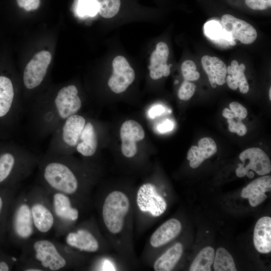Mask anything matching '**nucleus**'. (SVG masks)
Returning <instances> with one entry per match:
<instances>
[{"mask_svg": "<svg viewBox=\"0 0 271 271\" xmlns=\"http://www.w3.org/2000/svg\"><path fill=\"white\" fill-rule=\"evenodd\" d=\"M78 90L74 85L59 89L52 96L41 98L31 106L32 129L37 136H48L82 107Z\"/></svg>", "mask_w": 271, "mask_h": 271, "instance_id": "f257e3e1", "label": "nucleus"}, {"mask_svg": "<svg viewBox=\"0 0 271 271\" xmlns=\"http://www.w3.org/2000/svg\"><path fill=\"white\" fill-rule=\"evenodd\" d=\"M39 159L33 153L23 148H16L0 155V183L14 175L23 180L38 165Z\"/></svg>", "mask_w": 271, "mask_h": 271, "instance_id": "f03ea898", "label": "nucleus"}, {"mask_svg": "<svg viewBox=\"0 0 271 271\" xmlns=\"http://www.w3.org/2000/svg\"><path fill=\"white\" fill-rule=\"evenodd\" d=\"M130 206L128 196L121 191H113L107 195L103 204L102 215L105 226L110 233L118 234L122 230Z\"/></svg>", "mask_w": 271, "mask_h": 271, "instance_id": "7ed1b4c3", "label": "nucleus"}, {"mask_svg": "<svg viewBox=\"0 0 271 271\" xmlns=\"http://www.w3.org/2000/svg\"><path fill=\"white\" fill-rule=\"evenodd\" d=\"M32 249L35 259L43 269L57 271L67 265V260L63 253L58 245L51 240L45 239L36 240L33 243Z\"/></svg>", "mask_w": 271, "mask_h": 271, "instance_id": "20e7f679", "label": "nucleus"}, {"mask_svg": "<svg viewBox=\"0 0 271 271\" xmlns=\"http://www.w3.org/2000/svg\"><path fill=\"white\" fill-rule=\"evenodd\" d=\"M242 164H238L236 169V174L238 177L245 175L249 178L254 176V173L250 170L255 171L258 175L263 176L271 171V163L268 156L261 149L250 148L242 152L239 155Z\"/></svg>", "mask_w": 271, "mask_h": 271, "instance_id": "39448f33", "label": "nucleus"}, {"mask_svg": "<svg viewBox=\"0 0 271 271\" xmlns=\"http://www.w3.org/2000/svg\"><path fill=\"white\" fill-rule=\"evenodd\" d=\"M221 22L223 31L222 38L229 41L232 46L236 45L235 40L248 45L253 43L257 38L256 31L252 25L231 15L222 16Z\"/></svg>", "mask_w": 271, "mask_h": 271, "instance_id": "423d86ee", "label": "nucleus"}, {"mask_svg": "<svg viewBox=\"0 0 271 271\" xmlns=\"http://www.w3.org/2000/svg\"><path fill=\"white\" fill-rule=\"evenodd\" d=\"M51 54L47 51L37 53L26 65L23 75V83L28 90H33L43 82L51 63Z\"/></svg>", "mask_w": 271, "mask_h": 271, "instance_id": "0eeeda50", "label": "nucleus"}, {"mask_svg": "<svg viewBox=\"0 0 271 271\" xmlns=\"http://www.w3.org/2000/svg\"><path fill=\"white\" fill-rule=\"evenodd\" d=\"M113 73L108 80V85L115 93L125 91L133 82L135 73L127 60L122 56H117L112 61Z\"/></svg>", "mask_w": 271, "mask_h": 271, "instance_id": "6e6552de", "label": "nucleus"}, {"mask_svg": "<svg viewBox=\"0 0 271 271\" xmlns=\"http://www.w3.org/2000/svg\"><path fill=\"white\" fill-rule=\"evenodd\" d=\"M137 202L143 212H149L154 216L162 215L166 210L167 203L165 199L157 192L152 184L147 183L139 188Z\"/></svg>", "mask_w": 271, "mask_h": 271, "instance_id": "1a4fd4ad", "label": "nucleus"}, {"mask_svg": "<svg viewBox=\"0 0 271 271\" xmlns=\"http://www.w3.org/2000/svg\"><path fill=\"white\" fill-rule=\"evenodd\" d=\"M145 133L142 125L134 120L124 122L120 129L121 150L124 156L134 157L137 153V143L143 140Z\"/></svg>", "mask_w": 271, "mask_h": 271, "instance_id": "9d476101", "label": "nucleus"}, {"mask_svg": "<svg viewBox=\"0 0 271 271\" xmlns=\"http://www.w3.org/2000/svg\"><path fill=\"white\" fill-rule=\"evenodd\" d=\"M13 227L16 236L22 241L28 240L34 234L35 227L30 201L25 199H22L15 209Z\"/></svg>", "mask_w": 271, "mask_h": 271, "instance_id": "9b49d317", "label": "nucleus"}, {"mask_svg": "<svg viewBox=\"0 0 271 271\" xmlns=\"http://www.w3.org/2000/svg\"><path fill=\"white\" fill-rule=\"evenodd\" d=\"M53 192L51 198V206L55 220L63 224L76 221L79 211L73 206L70 196L63 193Z\"/></svg>", "mask_w": 271, "mask_h": 271, "instance_id": "f8f14e48", "label": "nucleus"}, {"mask_svg": "<svg viewBox=\"0 0 271 271\" xmlns=\"http://www.w3.org/2000/svg\"><path fill=\"white\" fill-rule=\"evenodd\" d=\"M30 204L35 229L41 233L49 232L55 223L51 206L39 199L30 201Z\"/></svg>", "mask_w": 271, "mask_h": 271, "instance_id": "ddd939ff", "label": "nucleus"}, {"mask_svg": "<svg viewBox=\"0 0 271 271\" xmlns=\"http://www.w3.org/2000/svg\"><path fill=\"white\" fill-rule=\"evenodd\" d=\"M169 54V49L166 43L159 42L156 48L151 54L150 58V76L152 79L157 80L163 76L167 77L170 73L171 64L168 65L167 61Z\"/></svg>", "mask_w": 271, "mask_h": 271, "instance_id": "4468645a", "label": "nucleus"}, {"mask_svg": "<svg viewBox=\"0 0 271 271\" xmlns=\"http://www.w3.org/2000/svg\"><path fill=\"white\" fill-rule=\"evenodd\" d=\"M65 241L70 247L81 251L95 252L99 248L97 238L92 232L84 228L68 232L65 236Z\"/></svg>", "mask_w": 271, "mask_h": 271, "instance_id": "2eb2a0df", "label": "nucleus"}, {"mask_svg": "<svg viewBox=\"0 0 271 271\" xmlns=\"http://www.w3.org/2000/svg\"><path fill=\"white\" fill-rule=\"evenodd\" d=\"M270 190L271 177L263 175L249 183L242 190L241 195L243 198L248 199L251 206L255 207L266 199L265 192Z\"/></svg>", "mask_w": 271, "mask_h": 271, "instance_id": "dca6fc26", "label": "nucleus"}, {"mask_svg": "<svg viewBox=\"0 0 271 271\" xmlns=\"http://www.w3.org/2000/svg\"><path fill=\"white\" fill-rule=\"evenodd\" d=\"M198 144V147L192 146L187 153V160L193 169L198 168L205 160L215 154L217 151L216 144L211 138H203Z\"/></svg>", "mask_w": 271, "mask_h": 271, "instance_id": "f3484780", "label": "nucleus"}, {"mask_svg": "<svg viewBox=\"0 0 271 271\" xmlns=\"http://www.w3.org/2000/svg\"><path fill=\"white\" fill-rule=\"evenodd\" d=\"M202 67L206 73L211 86L222 85L226 82L227 66L219 58L205 55L201 58Z\"/></svg>", "mask_w": 271, "mask_h": 271, "instance_id": "a211bd4d", "label": "nucleus"}, {"mask_svg": "<svg viewBox=\"0 0 271 271\" xmlns=\"http://www.w3.org/2000/svg\"><path fill=\"white\" fill-rule=\"evenodd\" d=\"M181 230L180 221L175 218L170 219L154 232L150 238V244L155 248L162 246L176 238Z\"/></svg>", "mask_w": 271, "mask_h": 271, "instance_id": "6ab92c4d", "label": "nucleus"}, {"mask_svg": "<svg viewBox=\"0 0 271 271\" xmlns=\"http://www.w3.org/2000/svg\"><path fill=\"white\" fill-rule=\"evenodd\" d=\"M98 137L95 127L90 121L86 120L78 139L75 150L83 157L93 156L97 149Z\"/></svg>", "mask_w": 271, "mask_h": 271, "instance_id": "aec40b11", "label": "nucleus"}, {"mask_svg": "<svg viewBox=\"0 0 271 271\" xmlns=\"http://www.w3.org/2000/svg\"><path fill=\"white\" fill-rule=\"evenodd\" d=\"M253 243L255 249L262 253L271 251V218L264 216L256 222L253 234Z\"/></svg>", "mask_w": 271, "mask_h": 271, "instance_id": "412c9836", "label": "nucleus"}, {"mask_svg": "<svg viewBox=\"0 0 271 271\" xmlns=\"http://www.w3.org/2000/svg\"><path fill=\"white\" fill-rule=\"evenodd\" d=\"M245 66L244 64H238V62L234 60L231 65L227 67V76L226 82L231 89L235 90L238 87L241 93L245 94L249 90V85L245 77L244 72Z\"/></svg>", "mask_w": 271, "mask_h": 271, "instance_id": "4be33fe9", "label": "nucleus"}, {"mask_svg": "<svg viewBox=\"0 0 271 271\" xmlns=\"http://www.w3.org/2000/svg\"><path fill=\"white\" fill-rule=\"evenodd\" d=\"M15 93L12 80L0 76V118L6 117L15 107Z\"/></svg>", "mask_w": 271, "mask_h": 271, "instance_id": "5701e85b", "label": "nucleus"}, {"mask_svg": "<svg viewBox=\"0 0 271 271\" xmlns=\"http://www.w3.org/2000/svg\"><path fill=\"white\" fill-rule=\"evenodd\" d=\"M183 247L180 242L175 243L162 254L155 262L156 271H170L176 265L183 254Z\"/></svg>", "mask_w": 271, "mask_h": 271, "instance_id": "b1692460", "label": "nucleus"}, {"mask_svg": "<svg viewBox=\"0 0 271 271\" xmlns=\"http://www.w3.org/2000/svg\"><path fill=\"white\" fill-rule=\"evenodd\" d=\"M215 256L214 249L211 246L203 248L192 263L190 271H210Z\"/></svg>", "mask_w": 271, "mask_h": 271, "instance_id": "393cba45", "label": "nucleus"}, {"mask_svg": "<svg viewBox=\"0 0 271 271\" xmlns=\"http://www.w3.org/2000/svg\"><path fill=\"white\" fill-rule=\"evenodd\" d=\"M215 271H236V268L232 256L225 248H218L213 261Z\"/></svg>", "mask_w": 271, "mask_h": 271, "instance_id": "a878e982", "label": "nucleus"}, {"mask_svg": "<svg viewBox=\"0 0 271 271\" xmlns=\"http://www.w3.org/2000/svg\"><path fill=\"white\" fill-rule=\"evenodd\" d=\"M98 7V13L104 18H111L118 12L120 0H94Z\"/></svg>", "mask_w": 271, "mask_h": 271, "instance_id": "bb28decb", "label": "nucleus"}, {"mask_svg": "<svg viewBox=\"0 0 271 271\" xmlns=\"http://www.w3.org/2000/svg\"><path fill=\"white\" fill-rule=\"evenodd\" d=\"M76 12L80 17H94L98 13V7L94 0H78Z\"/></svg>", "mask_w": 271, "mask_h": 271, "instance_id": "cd10ccee", "label": "nucleus"}, {"mask_svg": "<svg viewBox=\"0 0 271 271\" xmlns=\"http://www.w3.org/2000/svg\"><path fill=\"white\" fill-rule=\"evenodd\" d=\"M181 69L185 80L195 81L200 77V73L196 70V64L192 61H184L182 64Z\"/></svg>", "mask_w": 271, "mask_h": 271, "instance_id": "c85d7f7f", "label": "nucleus"}, {"mask_svg": "<svg viewBox=\"0 0 271 271\" xmlns=\"http://www.w3.org/2000/svg\"><path fill=\"white\" fill-rule=\"evenodd\" d=\"M196 85L188 81L184 80L178 91V97L182 100H188L193 95Z\"/></svg>", "mask_w": 271, "mask_h": 271, "instance_id": "c756f323", "label": "nucleus"}, {"mask_svg": "<svg viewBox=\"0 0 271 271\" xmlns=\"http://www.w3.org/2000/svg\"><path fill=\"white\" fill-rule=\"evenodd\" d=\"M205 33L211 39L216 40L222 38L223 31L218 23L215 21L207 23L205 26Z\"/></svg>", "mask_w": 271, "mask_h": 271, "instance_id": "7c9ffc66", "label": "nucleus"}, {"mask_svg": "<svg viewBox=\"0 0 271 271\" xmlns=\"http://www.w3.org/2000/svg\"><path fill=\"white\" fill-rule=\"evenodd\" d=\"M228 128L230 132L236 133L239 136H243L247 132V128L242 120L235 118L227 119Z\"/></svg>", "mask_w": 271, "mask_h": 271, "instance_id": "2f4dec72", "label": "nucleus"}, {"mask_svg": "<svg viewBox=\"0 0 271 271\" xmlns=\"http://www.w3.org/2000/svg\"><path fill=\"white\" fill-rule=\"evenodd\" d=\"M229 109L233 113L235 119L242 120L247 116V109L242 104L237 102H231L229 104Z\"/></svg>", "mask_w": 271, "mask_h": 271, "instance_id": "473e14b6", "label": "nucleus"}, {"mask_svg": "<svg viewBox=\"0 0 271 271\" xmlns=\"http://www.w3.org/2000/svg\"><path fill=\"white\" fill-rule=\"evenodd\" d=\"M245 4L254 10H264L271 6V0H245Z\"/></svg>", "mask_w": 271, "mask_h": 271, "instance_id": "72a5a7b5", "label": "nucleus"}, {"mask_svg": "<svg viewBox=\"0 0 271 271\" xmlns=\"http://www.w3.org/2000/svg\"><path fill=\"white\" fill-rule=\"evenodd\" d=\"M18 6L26 11L36 10L39 7L40 0H17Z\"/></svg>", "mask_w": 271, "mask_h": 271, "instance_id": "f704fd0d", "label": "nucleus"}, {"mask_svg": "<svg viewBox=\"0 0 271 271\" xmlns=\"http://www.w3.org/2000/svg\"><path fill=\"white\" fill-rule=\"evenodd\" d=\"M173 128V123L169 120L166 119L164 122L158 126V130L161 133H165L171 130Z\"/></svg>", "mask_w": 271, "mask_h": 271, "instance_id": "c9c22d12", "label": "nucleus"}, {"mask_svg": "<svg viewBox=\"0 0 271 271\" xmlns=\"http://www.w3.org/2000/svg\"><path fill=\"white\" fill-rule=\"evenodd\" d=\"M165 111V108L161 105H157L152 107L149 111V116L154 118L162 114Z\"/></svg>", "mask_w": 271, "mask_h": 271, "instance_id": "e433bc0d", "label": "nucleus"}, {"mask_svg": "<svg viewBox=\"0 0 271 271\" xmlns=\"http://www.w3.org/2000/svg\"><path fill=\"white\" fill-rule=\"evenodd\" d=\"M9 270V265L5 261H0V271H8Z\"/></svg>", "mask_w": 271, "mask_h": 271, "instance_id": "4c0bfd02", "label": "nucleus"}, {"mask_svg": "<svg viewBox=\"0 0 271 271\" xmlns=\"http://www.w3.org/2000/svg\"><path fill=\"white\" fill-rule=\"evenodd\" d=\"M3 206V201L2 197L0 196V213H1V211L2 210Z\"/></svg>", "mask_w": 271, "mask_h": 271, "instance_id": "58836bf2", "label": "nucleus"}, {"mask_svg": "<svg viewBox=\"0 0 271 271\" xmlns=\"http://www.w3.org/2000/svg\"><path fill=\"white\" fill-rule=\"evenodd\" d=\"M269 98L270 100H271V87H270L269 89Z\"/></svg>", "mask_w": 271, "mask_h": 271, "instance_id": "ea45409f", "label": "nucleus"}]
</instances>
